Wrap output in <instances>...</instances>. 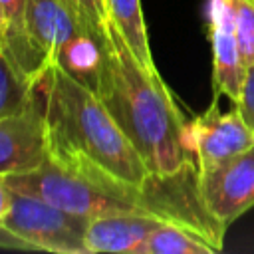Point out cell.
<instances>
[{
	"mask_svg": "<svg viewBox=\"0 0 254 254\" xmlns=\"http://www.w3.org/2000/svg\"><path fill=\"white\" fill-rule=\"evenodd\" d=\"M0 10L6 22V36L0 48L26 77L34 79L46 65L36 58L26 38V30H24L26 0H0Z\"/></svg>",
	"mask_w": 254,
	"mask_h": 254,
	"instance_id": "cell-12",
	"label": "cell"
},
{
	"mask_svg": "<svg viewBox=\"0 0 254 254\" xmlns=\"http://www.w3.org/2000/svg\"><path fill=\"white\" fill-rule=\"evenodd\" d=\"M10 206H12V189L6 183V177L0 175V226L10 212Z\"/></svg>",
	"mask_w": 254,
	"mask_h": 254,
	"instance_id": "cell-18",
	"label": "cell"
},
{
	"mask_svg": "<svg viewBox=\"0 0 254 254\" xmlns=\"http://www.w3.org/2000/svg\"><path fill=\"white\" fill-rule=\"evenodd\" d=\"M6 183L18 192L38 196L89 220L123 212L155 216L143 185L119 179L77 153L50 151L38 169L6 175Z\"/></svg>",
	"mask_w": 254,
	"mask_h": 254,
	"instance_id": "cell-3",
	"label": "cell"
},
{
	"mask_svg": "<svg viewBox=\"0 0 254 254\" xmlns=\"http://www.w3.org/2000/svg\"><path fill=\"white\" fill-rule=\"evenodd\" d=\"M4 36H6V22H4V16H2V10H0V46L4 42Z\"/></svg>",
	"mask_w": 254,
	"mask_h": 254,
	"instance_id": "cell-20",
	"label": "cell"
},
{
	"mask_svg": "<svg viewBox=\"0 0 254 254\" xmlns=\"http://www.w3.org/2000/svg\"><path fill=\"white\" fill-rule=\"evenodd\" d=\"M216 250L196 232L173 224L159 222L147 238L145 254H214Z\"/></svg>",
	"mask_w": 254,
	"mask_h": 254,
	"instance_id": "cell-13",
	"label": "cell"
},
{
	"mask_svg": "<svg viewBox=\"0 0 254 254\" xmlns=\"http://www.w3.org/2000/svg\"><path fill=\"white\" fill-rule=\"evenodd\" d=\"M85 26L89 24L64 0H26V38L44 65L54 64Z\"/></svg>",
	"mask_w": 254,
	"mask_h": 254,
	"instance_id": "cell-8",
	"label": "cell"
},
{
	"mask_svg": "<svg viewBox=\"0 0 254 254\" xmlns=\"http://www.w3.org/2000/svg\"><path fill=\"white\" fill-rule=\"evenodd\" d=\"M105 64L97 95L135 147L147 169L169 175L194 161L185 145V119L159 71L141 67L115 24L107 18Z\"/></svg>",
	"mask_w": 254,
	"mask_h": 254,
	"instance_id": "cell-1",
	"label": "cell"
},
{
	"mask_svg": "<svg viewBox=\"0 0 254 254\" xmlns=\"http://www.w3.org/2000/svg\"><path fill=\"white\" fill-rule=\"evenodd\" d=\"M67 2L77 14L79 18H83L91 28L103 32L105 24H107V4L105 0H64Z\"/></svg>",
	"mask_w": 254,
	"mask_h": 254,
	"instance_id": "cell-16",
	"label": "cell"
},
{
	"mask_svg": "<svg viewBox=\"0 0 254 254\" xmlns=\"http://www.w3.org/2000/svg\"><path fill=\"white\" fill-rule=\"evenodd\" d=\"M89 218L69 212L38 196L12 189V206L2 228L18 236L32 250L56 254H87L85 230Z\"/></svg>",
	"mask_w": 254,
	"mask_h": 254,
	"instance_id": "cell-4",
	"label": "cell"
},
{
	"mask_svg": "<svg viewBox=\"0 0 254 254\" xmlns=\"http://www.w3.org/2000/svg\"><path fill=\"white\" fill-rule=\"evenodd\" d=\"M107 16L119 30L121 38L141 64V67L149 73H157L151 46L147 40V28L143 20L141 0H105Z\"/></svg>",
	"mask_w": 254,
	"mask_h": 254,
	"instance_id": "cell-11",
	"label": "cell"
},
{
	"mask_svg": "<svg viewBox=\"0 0 254 254\" xmlns=\"http://www.w3.org/2000/svg\"><path fill=\"white\" fill-rule=\"evenodd\" d=\"M159 222L165 220L137 212L91 218L85 230L87 254H145L147 238Z\"/></svg>",
	"mask_w": 254,
	"mask_h": 254,
	"instance_id": "cell-10",
	"label": "cell"
},
{
	"mask_svg": "<svg viewBox=\"0 0 254 254\" xmlns=\"http://www.w3.org/2000/svg\"><path fill=\"white\" fill-rule=\"evenodd\" d=\"M34 79L26 77L0 48V115L18 111L32 95Z\"/></svg>",
	"mask_w": 254,
	"mask_h": 254,
	"instance_id": "cell-14",
	"label": "cell"
},
{
	"mask_svg": "<svg viewBox=\"0 0 254 254\" xmlns=\"http://www.w3.org/2000/svg\"><path fill=\"white\" fill-rule=\"evenodd\" d=\"M234 30L244 67L254 64V0H232Z\"/></svg>",
	"mask_w": 254,
	"mask_h": 254,
	"instance_id": "cell-15",
	"label": "cell"
},
{
	"mask_svg": "<svg viewBox=\"0 0 254 254\" xmlns=\"http://www.w3.org/2000/svg\"><path fill=\"white\" fill-rule=\"evenodd\" d=\"M236 109L240 111L242 119L246 121V125L252 129L254 133V64L246 69V77H244V83H242V91H240V97L238 101L234 103Z\"/></svg>",
	"mask_w": 254,
	"mask_h": 254,
	"instance_id": "cell-17",
	"label": "cell"
},
{
	"mask_svg": "<svg viewBox=\"0 0 254 254\" xmlns=\"http://www.w3.org/2000/svg\"><path fill=\"white\" fill-rule=\"evenodd\" d=\"M34 81L44 103L50 151L83 155L133 185L147 181L151 171L93 89L58 64H48Z\"/></svg>",
	"mask_w": 254,
	"mask_h": 254,
	"instance_id": "cell-2",
	"label": "cell"
},
{
	"mask_svg": "<svg viewBox=\"0 0 254 254\" xmlns=\"http://www.w3.org/2000/svg\"><path fill=\"white\" fill-rule=\"evenodd\" d=\"M185 145L198 171H208L254 145V133L240 111H218L216 101L198 117L185 123Z\"/></svg>",
	"mask_w": 254,
	"mask_h": 254,
	"instance_id": "cell-6",
	"label": "cell"
},
{
	"mask_svg": "<svg viewBox=\"0 0 254 254\" xmlns=\"http://www.w3.org/2000/svg\"><path fill=\"white\" fill-rule=\"evenodd\" d=\"M0 248H20V250H32L26 242H22L18 236L8 232L6 228L0 226Z\"/></svg>",
	"mask_w": 254,
	"mask_h": 254,
	"instance_id": "cell-19",
	"label": "cell"
},
{
	"mask_svg": "<svg viewBox=\"0 0 254 254\" xmlns=\"http://www.w3.org/2000/svg\"><path fill=\"white\" fill-rule=\"evenodd\" d=\"M198 190L204 206L224 226L254 206V145L228 161L198 171Z\"/></svg>",
	"mask_w": 254,
	"mask_h": 254,
	"instance_id": "cell-7",
	"label": "cell"
},
{
	"mask_svg": "<svg viewBox=\"0 0 254 254\" xmlns=\"http://www.w3.org/2000/svg\"><path fill=\"white\" fill-rule=\"evenodd\" d=\"M48 153L50 143L44 103L34 81L28 103L18 111L0 115V175L34 171L46 161Z\"/></svg>",
	"mask_w": 254,
	"mask_h": 254,
	"instance_id": "cell-5",
	"label": "cell"
},
{
	"mask_svg": "<svg viewBox=\"0 0 254 254\" xmlns=\"http://www.w3.org/2000/svg\"><path fill=\"white\" fill-rule=\"evenodd\" d=\"M208 38L212 46V87L216 95H226L230 101H238L246 67L240 58L232 0H208Z\"/></svg>",
	"mask_w": 254,
	"mask_h": 254,
	"instance_id": "cell-9",
	"label": "cell"
}]
</instances>
